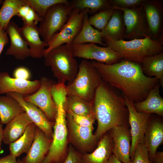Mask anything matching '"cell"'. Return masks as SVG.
<instances>
[{
    "label": "cell",
    "instance_id": "21",
    "mask_svg": "<svg viewBox=\"0 0 163 163\" xmlns=\"http://www.w3.org/2000/svg\"><path fill=\"white\" fill-rule=\"evenodd\" d=\"M20 32L23 38L27 42L30 51V56L39 59L43 57V53L47 43L40 39L37 25L23 24L20 27Z\"/></svg>",
    "mask_w": 163,
    "mask_h": 163
},
{
    "label": "cell",
    "instance_id": "12",
    "mask_svg": "<svg viewBox=\"0 0 163 163\" xmlns=\"http://www.w3.org/2000/svg\"><path fill=\"white\" fill-rule=\"evenodd\" d=\"M143 3L138 7L130 8L112 7L114 9L123 12L124 24L126 28L125 35L127 38L140 39L142 37L144 38L145 35H149L150 31L145 13L144 14Z\"/></svg>",
    "mask_w": 163,
    "mask_h": 163
},
{
    "label": "cell",
    "instance_id": "41",
    "mask_svg": "<svg viewBox=\"0 0 163 163\" xmlns=\"http://www.w3.org/2000/svg\"><path fill=\"white\" fill-rule=\"evenodd\" d=\"M8 34L6 30L0 26V55L1 53L4 46L8 42Z\"/></svg>",
    "mask_w": 163,
    "mask_h": 163
},
{
    "label": "cell",
    "instance_id": "40",
    "mask_svg": "<svg viewBox=\"0 0 163 163\" xmlns=\"http://www.w3.org/2000/svg\"><path fill=\"white\" fill-rule=\"evenodd\" d=\"M14 78L25 80H29L31 77V73L29 70L24 66L17 67L13 72Z\"/></svg>",
    "mask_w": 163,
    "mask_h": 163
},
{
    "label": "cell",
    "instance_id": "18",
    "mask_svg": "<svg viewBox=\"0 0 163 163\" xmlns=\"http://www.w3.org/2000/svg\"><path fill=\"white\" fill-rule=\"evenodd\" d=\"M5 30L10 41V46L6 51L5 55L13 56L18 60H24L30 56V49L21 35L18 25L12 21L9 22Z\"/></svg>",
    "mask_w": 163,
    "mask_h": 163
},
{
    "label": "cell",
    "instance_id": "22",
    "mask_svg": "<svg viewBox=\"0 0 163 163\" xmlns=\"http://www.w3.org/2000/svg\"><path fill=\"white\" fill-rule=\"evenodd\" d=\"M159 83L151 89L143 101L133 103L134 107L139 112L163 116V99L160 94Z\"/></svg>",
    "mask_w": 163,
    "mask_h": 163
},
{
    "label": "cell",
    "instance_id": "20",
    "mask_svg": "<svg viewBox=\"0 0 163 163\" xmlns=\"http://www.w3.org/2000/svg\"><path fill=\"white\" fill-rule=\"evenodd\" d=\"M113 144L110 129L99 139L92 152L82 154L81 163H107L113 154Z\"/></svg>",
    "mask_w": 163,
    "mask_h": 163
},
{
    "label": "cell",
    "instance_id": "24",
    "mask_svg": "<svg viewBox=\"0 0 163 163\" xmlns=\"http://www.w3.org/2000/svg\"><path fill=\"white\" fill-rule=\"evenodd\" d=\"M88 17V13H86L84 17L82 28L74 39L72 44L92 43L106 46L103 42L102 33L90 24Z\"/></svg>",
    "mask_w": 163,
    "mask_h": 163
},
{
    "label": "cell",
    "instance_id": "7",
    "mask_svg": "<svg viewBox=\"0 0 163 163\" xmlns=\"http://www.w3.org/2000/svg\"><path fill=\"white\" fill-rule=\"evenodd\" d=\"M72 10L70 5L62 3L55 4L48 9L38 27L43 40L48 43L61 30Z\"/></svg>",
    "mask_w": 163,
    "mask_h": 163
},
{
    "label": "cell",
    "instance_id": "34",
    "mask_svg": "<svg viewBox=\"0 0 163 163\" xmlns=\"http://www.w3.org/2000/svg\"><path fill=\"white\" fill-rule=\"evenodd\" d=\"M25 2L30 6L39 17L43 18L48 9L52 6L62 3L70 5L68 0H24Z\"/></svg>",
    "mask_w": 163,
    "mask_h": 163
},
{
    "label": "cell",
    "instance_id": "13",
    "mask_svg": "<svg viewBox=\"0 0 163 163\" xmlns=\"http://www.w3.org/2000/svg\"><path fill=\"white\" fill-rule=\"evenodd\" d=\"M129 111V123L131 137L130 152L131 161L133 159L136 147L139 143L144 144V135L152 114L137 112L133 106V102L123 96Z\"/></svg>",
    "mask_w": 163,
    "mask_h": 163
},
{
    "label": "cell",
    "instance_id": "28",
    "mask_svg": "<svg viewBox=\"0 0 163 163\" xmlns=\"http://www.w3.org/2000/svg\"><path fill=\"white\" fill-rule=\"evenodd\" d=\"M65 110H70L78 115L88 116L94 114L93 101L88 102L73 95H66L63 104Z\"/></svg>",
    "mask_w": 163,
    "mask_h": 163
},
{
    "label": "cell",
    "instance_id": "39",
    "mask_svg": "<svg viewBox=\"0 0 163 163\" xmlns=\"http://www.w3.org/2000/svg\"><path fill=\"white\" fill-rule=\"evenodd\" d=\"M145 1L142 0H115L113 1L114 6L129 8L139 6Z\"/></svg>",
    "mask_w": 163,
    "mask_h": 163
},
{
    "label": "cell",
    "instance_id": "46",
    "mask_svg": "<svg viewBox=\"0 0 163 163\" xmlns=\"http://www.w3.org/2000/svg\"><path fill=\"white\" fill-rule=\"evenodd\" d=\"M17 161V163H24L23 162H22L21 160H20L19 158Z\"/></svg>",
    "mask_w": 163,
    "mask_h": 163
},
{
    "label": "cell",
    "instance_id": "15",
    "mask_svg": "<svg viewBox=\"0 0 163 163\" xmlns=\"http://www.w3.org/2000/svg\"><path fill=\"white\" fill-rule=\"evenodd\" d=\"M40 85L39 80H25L11 77L6 72H0V94L12 92L24 97L34 93Z\"/></svg>",
    "mask_w": 163,
    "mask_h": 163
},
{
    "label": "cell",
    "instance_id": "38",
    "mask_svg": "<svg viewBox=\"0 0 163 163\" xmlns=\"http://www.w3.org/2000/svg\"><path fill=\"white\" fill-rule=\"evenodd\" d=\"M82 155L69 144L68 155L63 163H81Z\"/></svg>",
    "mask_w": 163,
    "mask_h": 163
},
{
    "label": "cell",
    "instance_id": "2",
    "mask_svg": "<svg viewBox=\"0 0 163 163\" xmlns=\"http://www.w3.org/2000/svg\"><path fill=\"white\" fill-rule=\"evenodd\" d=\"M93 104L97 123L94 134L98 141L115 126H123L129 128V111L123 96L102 80L95 92Z\"/></svg>",
    "mask_w": 163,
    "mask_h": 163
},
{
    "label": "cell",
    "instance_id": "23",
    "mask_svg": "<svg viewBox=\"0 0 163 163\" xmlns=\"http://www.w3.org/2000/svg\"><path fill=\"white\" fill-rule=\"evenodd\" d=\"M33 122L26 113H22L6 124L3 129V142L9 145L19 138L26 127Z\"/></svg>",
    "mask_w": 163,
    "mask_h": 163
},
{
    "label": "cell",
    "instance_id": "16",
    "mask_svg": "<svg viewBox=\"0 0 163 163\" xmlns=\"http://www.w3.org/2000/svg\"><path fill=\"white\" fill-rule=\"evenodd\" d=\"M113 141L112 154L123 163H131L130 152L131 137L129 128L123 126H115L111 129Z\"/></svg>",
    "mask_w": 163,
    "mask_h": 163
},
{
    "label": "cell",
    "instance_id": "30",
    "mask_svg": "<svg viewBox=\"0 0 163 163\" xmlns=\"http://www.w3.org/2000/svg\"><path fill=\"white\" fill-rule=\"evenodd\" d=\"M26 3L24 0H5L0 9V26L5 30L14 16H17L18 10Z\"/></svg>",
    "mask_w": 163,
    "mask_h": 163
},
{
    "label": "cell",
    "instance_id": "45",
    "mask_svg": "<svg viewBox=\"0 0 163 163\" xmlns=\"http://www.w3.org/2000/svg\"><path fill=\"white\" fill-rule=\"evenodd\" d=\"M107 163H123L117 159L113 154L110 157Z\"/></svg>",
    "mask_w": 163,
    "mask_h": 163
},
{
    "label": "cell",
    "instance_id": "11",
    "mask_svg": "<svg viewBox=\"0 0 163 163\" xmlns=\"http://www.w3.org/2000/svg\"><path fill=\"white\" fill-rule=\"evenodd\" d=\"M70 46L75 57L94 60L107 65L118 62L122 59L117 53L108 46L101 47L92 43L72 44Z\"/></svg>",
    "mask_w": 163,
    "mask_h": 163
},
{
    "label": "cell",
    "instance_id": "3",
    "mask_svg": "<svg viewBox=\"0 0 163 163\" xmlns=\"http://www.w3.org/2000/svg\"><path fill=\"white\" fill-rule=\"evenodd\" d=\"M52 94L57 107L52 141L49 151L42 163H63L67 157L69 144L66 111L63 105L66 93L64 88L57 87Z\"/></svg>",
    "mask_w": 163,
    "mask_h": 163
},
{
    "label": "cell",
    "instance_id": "6",
    "mask_svg": "<svg viewBox=\"0 0 163 163\" xmlns=\"http://www.w3.org/2000/svg\"><path fill=\"white\" fill-rule=\"evenodd\" d=\"M78 67L75 79L71 83L65 86L67 95L77 96L87 101L91 102L102 80L91 62L83 60Z\"/></svg>",
    "mask_w": 163,
    "mask_h": 163
},
{
    "label": "cell",
    "instance_id": "42",
    "mask_svg": "<svg viewBox=\"0 0 163 163\" xmlns=\"http://www.w3.org/2000/svg\"><path fill=\"white\" fill-rule=\"evenodd\" d=\"M0 163H18L16 158L10 154L0 158Z\"/></svg>",
    "mask_w": 163,
    "mask_h": 163
},
{
    "label": "cell",
    "instance_id": "10",
    "mask_svg": "<svg viewBox=\"0 0 163 163\" xmlns=\"http://www.w3.org/2000/svg\"><path fill=\"white\" fill-rule=\"evenodd\" d=\"M40 87L34 93L24 97L25 101L32 104L44 113L48 120L54 122L57 113V107L53 100L51 89L56 83L51 79L42 77L39 80Z\"/></svg>",
    "mask_w": 163,
    "mask_h": 163
},
{
    "label": "cell",
    "instance_id": "8",
    "mask_svg": "<svg viewBox=\"0 0 163 163\" xmlns=\"http://www.w3.org/2000/svg\"><path fill=\"white\" fill-rule=\"evenodd\" d=\"M66 119L69 144L82 154L92 152L98 142L93 133L94 129L78 125L66 112Z\"/></svg>",
    "mask_w": 163,
    "mask_h": 163
},
{
    "label": "cell",
    "instance_id": "35",
    "mask_svg": "<svg viewBox=\"0 0 163 163\" xmlns=\"http://www.w3.org/2000/svg\"><path fill=\"white\" fill-rule=\"evenodd\" d=\"M17 16L22 19L23 24L27 25H37L42 19L30 6L26 3L20 8Z\"/></svg>",
    "mask_w": 163,
    "mask_h": 163
},
{
    "label": "cell",
    "instance_id": "31",
    "mask_svg": "<svg viewBox=\"0 0 163 163\" xmlns=\"http://www.w3.org/2000/svg\"><path fill=\"white\" fill-rule=\"evenodd\" d=\"M146 20L150 31L157 34L159 30L161 23V17L159 9L153 3L145 1L143 3Z\"/></svg>",
    "mask_w": 163,
    "mask_h": 163
},
{
    "label": "cell",
    "instance_id": "29",
    "mask_svg": "<svg viewBox=\"0 0 163 163\" xmlns=\"http://www.w3.org/2000/svg\"><path fill=\"white\" fill-rule=\"evenodd\" d=\"M123 29L121 14L118 11H115L106 27L101 32L102 34V38L119 40L123 39Z\"/></svg>",
    "mask_w": 163,
    "mask_h": 163
},
{
    "label": "cell",
    "instance_id": "19",
    "mask_svg": "<svg viewBox=\"0 0 163 163\" xmlns=\"http://www.w3.org/2000/svg\"><path fill=\"white\" fill-rule=\"evenodd\" d=\"M52 141V139L37 126L33 142L21 161L24 163H42L48 153Z\"/></svg>",
    "mask_w": 163,
    "mask_h": 163
},
{
    "label": "cell",
    "instance_id": "37",
    "mask_svg": "<svg viewBox=\"0 0 163 163\" xmlns=\"http://www.w3.org/2000/svg\"><path fill=\"white\" fill-rule=\"evenodd\" d=\"M131 163H151L148 151L144 144L139 143L136 146Z\"/></svg>",
    "mask_w": 163,
    "mask_h": 163
},
{
    "label": "cell",
    "instance_id": "47",
    "mask_svg": "<svg viewBox=\"0 0 163 163\" xmlns=\"http://www.w3.org/2000/svg\"><path fill=\"white\" fill-rule=\"evenodd\" d=\"M3 1L2 0H0V5H1V4H2Z\"/></svg>",
    "mask_w": 163,
    "mask_h": 163
},
{
    "label": "cell",
    "instance_id": "26",
    "mask_svg": "<svg viewBox=\"0 0 163 163\" xmlns=\"http://www.w3.org/2000/svg\"><path fill=\"white\" fill-rule=\"evenodd\" d=\"M25 111L18 101L6 94L0 96V122L7 124L16 117Z\"/></svg>",
    "mask_w": 163,
    "mask_h": 163
},
{
    "label": "cell",
    "instance_id": "14",
    "mask_svg": "<svg viewBox=\"0 0 163 163\" xmlns=\"http://www.w3.org/2000/svg\"><path fill=\"white\" fill-rule=\"evenodd\" d=\"M15 99L36 126L49 138L53 139L54 122L49 121L43 112L37 106L25 101L21 94L10 92L6 94Z\"/></svg>",
    "mask_w": 163,
    "mask_h": 163
},
{
    "label": "cell",
    "instance_id": "33",
    "mask_svg": "<svg viewBox=\"0 0 163 163\" xmlns=\"http://www.w3.org/2000/svg\"><path fill=\"white\" fill-rule=\"evenodd\" d=\"M115 10L111 7L99 11L88 17L90 24L101 31L106 27Z\"/></svg>",
    "mask_w": 163,
    "mask_h": 163
},
{
    "label": "cell",
    "instance_id": "17",
    "mask_svg": "<svg viewBox=\"0 0 163 163\" xmlns=\"http://www.w3.org/2000/svg\"><path fill=\"white\" fill-rule=\"evenodd\" d=\"M160 117L151 114L144 135V144L148 151L151 163L157 149L163 142V122Z\"/></svg>",
    "mask_w": 163,
    "mask_h": 163
},
{
    "label": "cell",
    "instance_id": "9",
    "mask_svg": "<svg viewBox=\"0 0 163 163\" xmlns=\"http://www.w3.org/2000/svg\"><path fill=\"white\" fill-rule=\"evenodd\" d=\"M89 12L90 10L88 9L82 11L73 9L62 28L47 43V47L44 51L43 57L57 46L64 44H72L74 39L82 28L85 14Z\"/></svg>",
    "mask_w": 163,
    "mask_h": 163
},
{
    "label": "cell",
    "instance_id": "43",
    "mask_svg": "<svg viewBox=\"0 0 163 163\" xmlns=\"http://www.w3.org/2000/svg\"><path fill=\"white\" fill-rule=\"evenodd\" d=\"M152 163H163V152L157 151L153 157Z\"/></svg>",
    "mask_w": 163,
    "mask_h": 163
},
{
    "label": "cell",
    "instance_id": "32",
    "mask_svg": "<svg viewBox=\"0 0 163 163\" xmlns=\"http://www.w3.org/2000/svg\"><path fill=\"white\" fill-rule=\"evenodd\" d=\"M70 2L73 9L82 11L88 9L90 12H94L111 7L110 2L105 0H73Z\"/></svg>",
    "mask_w": 163,
    "mask_h": 163
},
{
    "label": "cell",
    "instance_id": "44",
    "mask_svg": "<svg viewBox=\"0 0 163 163\" xmlns=\"http://www.w3.org/2000/svg\"><path fill=\"white\" fill-rule=\"evenodd\" d=\"M3 124L0 122V155L3 152L2 148V145L3 138V129L2 127Z\"/></svg>",
    "mask_w": 163,
    "mask_h": 163
},
{
    "label": "cell",
    "instance_id": "4",
    "mask_svg": "<svg viewBox=\"0 0 163 163\" xmlns=\"http://www.w3.org/2000/svg\"><path fill=\"white\" fill-rule=\"evenodd\" d=\"M102 39L106 46L117 53L122 59L139 64L146 58L158 54L163 51L162 42L152 39L149 35L129 41L114 40L105 37Z\"/></svg>",
    "mask_w": 163,
    "mask_h": 163
},
{
    "label": "cell",
    "instance_id": "1",
    "mask_svg": "<svg viewBox=\"0 0 163 163\" xmlns=\"http://www.w3.org/2000/svg\"><path fill=\"white\" fill-rule=\"evenodd\" d=\"M91 62L103 81L121 91L134 103L144 100L150 90L159 83L156 78L146 76L138 63L124 59L111 65Z\"/></svg>",
    "mask_w": 163,
    "mask_h": 163
},
{
    "label": "cell",
    "instance_id": "5",
    "mask_svg": "<svg viewBox=\"0 0 163 163\" xmlns=\"http://www.w3.org/2000/svg\"><path fill=\"white\" fill-rule=\"evenodd\" d=\"M71 45L64 44L51 50L44 57V64L49 67L58 81L65 85L71 83L78 73V65L72 53Z\"/></svg>",
    "mask_w": 163,
    "mask_h": 163
},
{
    "label": "cell",
    "instance_id": "27",
    "mask_svg": "<svg viewBox=\"0 0 163 163\" xmlns=\"http://www.w3.org/2000/svg\"><path fill=\"white\" fill-rule=\"evenodd\" d=\"M144 74L149 78L155 77L163 86V53L147 57L141 63Z\"/></svg>",
    "mask_w": 163,
    "mask_h": 163
},
{
    "label": "cell",
    "instance_id": "36",
    "mask_svg": "<svg viewBox=\"0 0 163 163\" xmlns=\"http://www.w3.org/2000/svg\"><path fill=\"white\" fill-rule=\"evenodd\" d=\"M66 111L72 116L74 121L78 125L94 129L93 125L96 120L94 114L86 116L76 114L70 110Z\"/></svg>",
    "mask_w": 163,
    "mask_h": 163
},
{
    "label": "cell",
    "instance_id": "25",
    "mask_svg": "<svg viewBox=\"0 0 163 163\" xmlns=\"http://www.w3.org/2000/svg\"><path fill=\"white\" fill-rule=\"evenodd\" d=\"M36 127L34 123H31L19 138L9 145L10 154L17 158L23 153L28 152L34 140Z\"/></svg>",
    "mask_w": 163,
    "mask_h": 163
}]
</instances>
